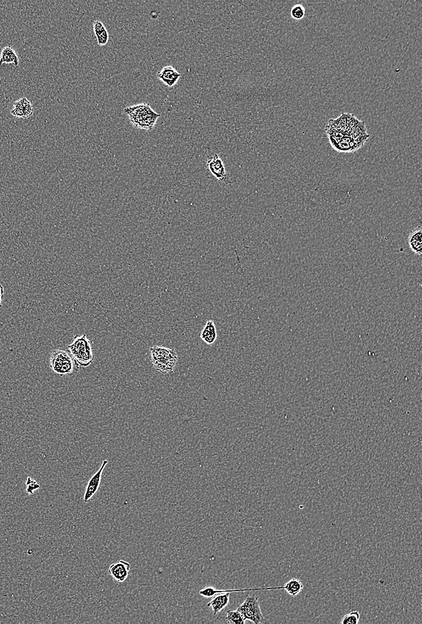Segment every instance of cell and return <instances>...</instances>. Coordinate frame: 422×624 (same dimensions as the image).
Instances as JSON below:
<instances>
[{"mask_svg":"<svg viewBox=\"0 0 422 624\" xmlns=\"http://www.w3.org/2000/svg\"><path fill=\"white\" fill-rule=\"evenodd\" d=\"M149 350L151 362L156 370L164 375L174 372L178 360L175 350L154 346L151 347Z\"/></svg>","mask_w":422,"mask_h":624,"instance_id":"obj_2","label":"cell"},{"mask_svg":"<svg viewBox=\"0 0 422 624\" xmlns=\"http://www.w3.org/2000/svg\"><path fill=\"white\" fill-rule=\"evenodd\" d=\"M26 486H27L26 490V492L30 494H33L34 491L37 490L40 487L39 484L36 483L35 480H32L30 477L28 478L27 481H26Z\"/></svg>","mask_w":422,"mask_h":624,"instance_id":"obj_21","label":"cell"},{"mask_svg":"<svg viewBox=\"0 0 422 624\" xmlns=\"http://www.w3.org/2000/svg\"><path fill=\"white\" fill-rule=\"evenodd\" d=\"M93 26L98 44L100 46L107 44L109 41V33L104 24L101 21H96Z\"/></svg>","mask_w":422,"mask_h":624,"instance_id":"obj_15","label":"cell"},{"mask_svg":"<svg viewBox=\"0 0 422 624\" xmlns=\"http://www.w3.org/2000/svg\"><path fill=\"white\" fill-rule=\"evenodd\" d=\"M31 102L27 99L24 98L14 103L11 114L15 117L26 118V112Z\"/></svg>","mask_w":422,"mask_h":624,"instance_id":"obj_16","label":"cell"},{"mask_svg":"<svg viewBox=\"0 0 422 624\" xmlns=\"http://www.w3.org/2000/svg\"><path fill=\"white\" fill-rule=\"evenodd\" d=\"M225 619L228 623L231 624H244L246 621L243 616L238 610H229Z\"/></svg>","mask_w":422,"mask_h":624,"instance_id":"obj_18","label":"cell"},{"mask_svg":"<svg viewBox=\"0 0 422 624\" xmlns=\"http://www.w3.org/2000/svg\"><path fill=\"white\" fill-rule=\"evenodd\" d=\"M237 610L242 614L245 620H250L255 624L265 621L258 599L254 595H249L243 603L238 607Z\"/></svg>","mask_w":422,"mask_h":624,"instance_id":"obj_5","label":"cell"},{"mask_svg":"<svg viewBox=\"0 0 422 624\" xmlns=\"http://www.w3.org/2000/svg\"><path fill=\"white\" fill-rule=\"evenodd\" d=\"M408 244L412 251L417 255H421L422 252V229L421 226L412 230L408 235Z\"/></svg>","mask_w":422,"mask_h":624,"instance_id":"obj_11","label":"cell"},{"mask_svg":"<svg viewBox=\"0 0 422 624\" xmlns=\"http://www.w3.org/2000/svg\"><path fill=\"white\" fill-rule=\"evenodd\" d=\"M271 587H263V588H251V589H232V590H218L216 589L212 586H208L205 587L199 591V594L205 598L210 599L213 597L218 594L225 592H244L249 591V590H271Z\"/></svg>","mask_w":422,"mask_h":624,"instance_id":"obj_13","label":"cell"},{"mask_svg":"<svg viewBox=\"0 0 422 624\" xmlns=\"http://www.w3.org/2000/svg\"><path fill=\"white\" fill-rule=\"evenodd\" d=\"M131 564L125 560H119L109 567V573L119 583L124 582L127 579L131 570Z\"/></svg>","mask_w":422,"mask_h":624,"instance_id":"obj_8","label":"cell"},{"mask_svg":"<svg viewBox=\"0 0 422 624\" xmlns=\"http://www.w3.org/2000/svg\"><path fill=\"white\" fill-rule=\"evenodd\" d=\"M108 464V461L105 460L103 462L101 467L93 476L90 480H89L86 486L85 492L84 496V501L85 503L90 502L91 498L94 496L96 492L99 489L100 486L102 481V474L104 472L105 467Z\"/></svg>","mask_w":422,"mask_h":624,"instance_id":"obj_7","label":"cell"},{"mask_svg":"<svg viewBox=\"0 0 422 624\" xmlns=\"http://www.w3.org/2000/svg\"><path fill=\"white\" fill-rule=\"evenodd\" d=\"M208 170L218 181L225 185H230L232 182L225 170V166L221 159L217 153L209 151L207 156Z\"/></svg>","mask_w":422,"mask_h":624,"instance_id":"obj_6","label":"cell"},{"mask_svg":"<svg viewBox=\"0 0 422 624\" xmlns=\"http://www.w3.org/2000/svg\"><path fill=\"white\" fill-rule=\"evenodd\" d=\"M305 14L304 7L301 5H295L291 10V16L296 20L304 18Z\"/></svg>","mask_w":422,"mask_h":624,"instance_id":"obj_20","label":"cell"},{"mask_svg":"<svg viewBox=\"0 0 422 624\" xmlns=\"http://www.w3.org/2000/svg\"><path fill=\"white\" fill-rule=\"evenodd\" d=\"M181 74L176 71L174 68L172 66H167L163 69L160 72H158L157 77L169 87H172L177 84L179 79L180 78Z\"/></svg>","mask_w":422,"mask_h":624,"instance_id":"obj_9","label":"cell"},{"mask_svg":"<svg viewBox=\"0 0 422 624\" xmlns=\"http://www.w3.org/2000/svg\"><path fill=\"white\" fill-rule=\"evenodd\" d=\"M3 63H6V64L13 63L16 67L18 66V56L11 46H6L2 50L1 56H0V65H2Z\"/></svg>","mask_w":422,"mask_h":624,"instance_id":"obj_14","label":"cell"},{"mask_svg":"<svg viewBox=\"0 0 422 624\" xmlns=\"http://www.w3.org/2000/svg\"><path fill=\"white\" fill-rule=\"evenodd\" d=\"M4 287L0 284V307L3 306V299L4 298Z\"/></svg>","mask_w":422,"mask_h":624,"instance_id":"obj_22","label":"cell"},{"mask_svg":"<svg viewBox=\"0 0 422 624\" xmlns=\"http://www.w3.org/2000/svg\"><path fill=\"white\" fill-rule=\"evenodd\" d=\"M50 367L60 376L73 375L78 373L79 365L68 352L62 350L53 351L49 361Z\"/></svg>","mask_w":422,"mask_h":624,"instance_id":"obj_4","label":"cell"},{"mask_svg":"<svg viewBox=\"0 0 422 624\" xmlns=\"http://www.w3.org/2000/svg\"><path fill=\"white\" fill-rule=\"evenodd\" d=\"M200 337L207 345H211L215 343L217 338V332L213 321L208 320L207 322Z\"/></svg>","mask_w":422,"mask_h":624,"instance_id":"obj_12","label":"cell"},{"mask_svg":"<svg viewBox=\"0 0 422 624\" xmlns=\"http://www.w3.org/2000/svg\"><path fill=\"white\" fill-rule=\"evenodd\" d=\"M131 121L135 128L142 130L151 131L157 118L160 115L157 114L148 104L138 105L124 109Z\"/></svg>","mask_w":422,"mask_h":624,"instance_id":"obj_1","label":"cell"},{"mask_svg":"<svg viewBox=\"0 0 422 624\" xmlns=\"http://www.w3.org/2000/svg\"><path fill=\"white\" fill-rule=\"evenodd\" d=\"M360 614L357 611L352 612L345 615L342 619L343 624H358L360 622Z\"/></svg>","mask_w":422,"mask_h":624,"instance_id":"obj_19","label":"cell"},{"mask_svg":"<svg viewBox=\"0 0 422 624\" xmlns=\"http://www.w3.org/2000/svg\"><path fill=\"white\" fill-rule=\"evenodd\" d=\"M282 587V589H284L289 595L294 597H297L304 589V585L301 581L295 578L288 581Z\"/></svg>","mask_w":422,"mask_h":624,"instance_id":"obj_17","label":"cell"},{"mask_svg":"<svg viewBox=\"0 0 422 624\" xmlns=\"http://www.w3.org/2000/svg\"><path fill=\"white\" fill-rule=\"evenodd\" d=\"M230 593L225 592L218 594L214 596V598L207 604L208 607H211L214 615L224 610L230 603Z\"/></svg>","mask_w":422,"mask_h":624,"instance_id":"obj_10","label":"cell"},{"mask_svg":"<svg viewBox=\"0 0 422 624\" xmlns=\"http://www.w3.org/2000/svg\"><path fill=\"white\" fill-rule=\"evenodd\" d=\"M68 348L69 353L79 366H89L94 361L91 344L86 334L76 336L74 341Z\"/></svg>","mask_w":422,"mask_h":624,"instance_id":"obj_3","label":"cell"}]
</instances>
